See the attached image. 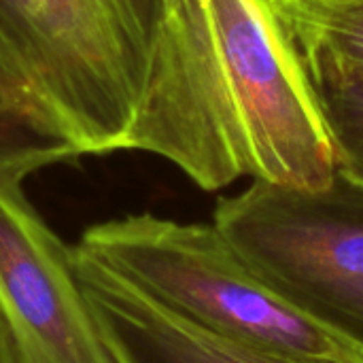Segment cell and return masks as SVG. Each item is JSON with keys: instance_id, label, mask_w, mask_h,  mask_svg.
Returning <instances> with one entry per match:
<instances>
[{"instance_id": "obj_6", "label": "cell", "mask_w": 363, "mask_h": 363, "mask_svg": "<svg viewBox=\"0 0 363 363\" xmlns=\"http://www.w3.org/2000/svg\"><path fill=\"white\" fill-rule=\"evenodd\" d=\"M74 259L115 363H363L362 355L313 357L211 332L153 302L77 247Z\"/></svg>"}, {"instance_id": "obj_5", "label": "cell", "mask_w": 363, "mask_h": 363, "mask_svg": "<svg viewBox=\"0 0 363 363\" xmlns=\"http://www.w3.org/2000/svg\"><path fill=\"white\" fill-rule=\"evenodd\" d=\"M0 308L17 363H115L83 294L74 247L0 174Z\"/></svg>"}, {"instance_id": "obj_7", "label": "cell", "mask_w": 363, "mask_h": 363, "mask_svg": "<svg viewBox=\"0 0 363 363\" xmlns=\"http://www.w3.org/2000/svg\"><path fill=\"white\" fill-rule=\"evenodd\" d=\"M81 155L0 36V174L23 181L45 166Z\"/></svg>"}, {"instance_id": "obj_1", "label": "cell", "mask_w": 363, "mask_h": 363, "mask_svg": "<svg viewBox=\"0 0 363 363\" xmlns=\"http://www.w3.org/2000/svg\"><path fill=\"white\" fill-rule=\"evenodd\" d=\"M0 36L83 155L145 151L204 191L245 177L206 0H0Z\"/></svg>"}, {"instance_id": "obj_10", "label": "cell", "mask_w": 363, "mask_h": 363, "mask_svg": "<svg viewBox=\"0 0 363 363\" xmlns=\"http://www.w3.org/2000/svg\"><path fill=\"white\" fill-rule=\"evenodd\" d=\"M0 363H17V355H15V342L11 336V328L9 321L0 308Z\"/></svg>"}, {"instance_id": "obj_2", "label": "cell", "mask_w": 363, "mask_h": 363, "mask_svg": "<svg viewBox=\"0 0 363 363\" xmlns=\"http://www.w3.org/2000/svg\"><path fill=\"white\" fill-rule=\"evenodd\" d=\"M74 247L211 332L313 357L359 355L277 298L215 223L128 215L89 225Z\"/></svg>"}, {"instance_id": "obj_3", "label": "cell", "mask_w": 363, "mask_h": 363, "mask_svg": "<svg viewBox=\"0 0 363 363\" xmlns=\"http://www.w3.org/2000/svg\"><path fill=\"white\" fill-rule=\"evenodd\" d=\"M215 228L289 308L363 355V185L253 181L217 200Z\"/></svg>"}, {"instance_id": "obj_8", "label": "cell", "mask_w": 363, "mask_h": 363, "mask_svg": "<svg viewBox=\"0 0 363 363\" xmlns=\"http://www.w3.org/2000/svg\"><path fill=\"white\" fill-rule=\"evenodd\" d=\"M311 81L363 70V0H268Z\"/></svg>"}, {"instance_id": "obj_4", "label": "cell", "mask_w": 363, "mask_h": 363, "mask_svg": "<svg viewBox=\"0 0 363 363\" xmlns=\"http://www.w3.org/2000/svg\"><path fill=\"white\" fill-rule=\"evenodd\" d=\"M242 174L315 189L336 157L311 77L268 0H206Z\"/></svg>"}, {"instance_id": "obj_9", "label": "cell", "mask_w": 363, "mask_h": 363, "mask_svg": "<svg viewBox=\"0 0 363 363\" xmlns=\"http://www.w3.org/2000/svg\"><path fill=\"white\" fill-rule=\"evenodd\" d=\"M311 83L332 140L338 172L363 185V70Z\"/></svg>"}]
</instances>
